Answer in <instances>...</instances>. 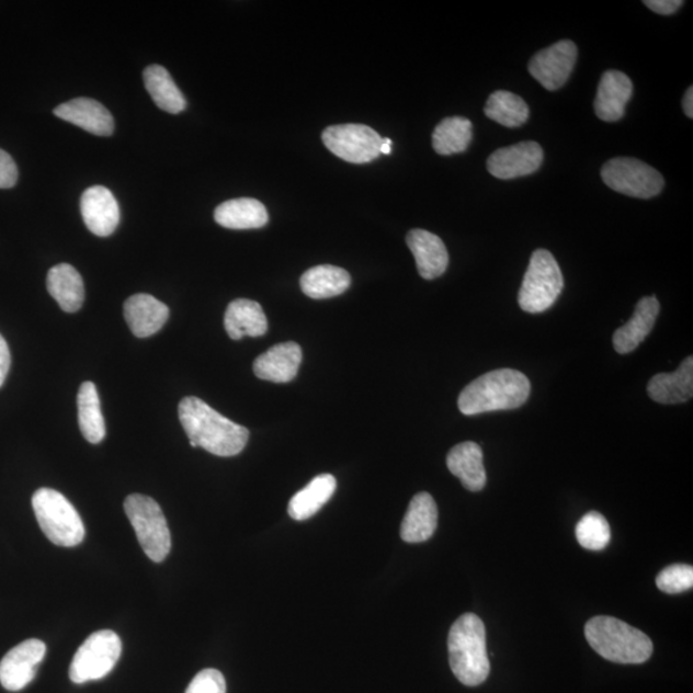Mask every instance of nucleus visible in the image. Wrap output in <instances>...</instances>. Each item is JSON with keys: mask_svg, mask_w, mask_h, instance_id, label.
I'll return each instance as SVG.
<instances>
[{"mask_svg": "<svg viewBox=\"0 0 693 693\" xmlns=\"http://www.w3.org/2000/svg\"><path fill=\"white\" fill-rule=\"evenodd\" d=\"M179 419L190 436L192 447H201L209 454L230 457L247 446L250 432L211 408L198 397H185L179 404Z\"/></svg>", "mask_w": 693, "mask_h": 693, "instance_id": "obj_1", "label": "nucleus"}, {"mask_svg": "<svg viewBox=\"0 0 693 693\" xmlns=\"http://www.w3.org/2000/svg\"><path fill=\"white\" fill-rule=\"evenodd\" d=\"M531 395V382L514 368H499L479 376L458 397V409L466 417L515 410Z\"/></svg>", "mask_w": 693, "mask_h": 693, "instance_id": "obj_2", "label": "nucleus"}, {"mask_svg": "<svg viewBox=\"0 0 693 693\" xmlns=\"http://www.w3.org/2000/svg\"><path fill=\"white\" fill-rule=\"evenodd\" d=\"M452 673L468 688L486 682L491 672L486 646V627L476 614H464L452 625L448 635Z\"/></svg>", "mask_w": 693, "mask_h": 693, "instance_id": "obj_3", "label": "nucleus"}, {"mask_svg": "<svg viewBox=\"0 0 693 693\" xmlns=\"http://www.w3.org/2000/svg\"><path fill=\"white\" fill-rule=\"evenodd\" d=\"M584 635L600 657L617 664H643L654 651L649 636L612 616L592 617Z\"/></svg>", "mask_w": 693, "mask_h": 693, "instance_id": "obj_4", "label": "nucleus"}, {"mask_svg": "<svg viewBox=\"0 0 693 693\" xmlns=\"http://www.w3.org/2000/svg\"><path fill=\"white\" fill-rule=\"evenodd\" d=\"M33 509L45 537L61 547H75L86 537V526L73 504L63 493L41 488L33 496Z\"/></svg>", "mask_w": 693, "mask_h": 693, "instance_id": "obj_5", "label": "nucleus"}, {"mask_svg": "<svg viewBox=\"0 0 693 693\" xmlns=\"http://www.w3.org/2000/svg\"><path fill=\"white\" fill-rule=\"evenodd\" d=\"M563 288L564 277L559 263L552 252L537 250L532 254L519 291V306L529 314L545 313L559 298Z\"/></svg>", "mask_w": 693, "mask_h": 693, "instance_id": "obj_6", "label": "nucleus"}, {"mask_svg": "<svg viewBox=\"0 0 693 693\" xmlns=\"http://www.w3.org/2000/svg\"><path fill=\"white\" fill-rule=\"evenodd\" d=\"M143 552L155 563H162L171 552V534L163 512L154 499L139 493L127 497L124 503Z\"/></svg>", "mask_w": 693, "mask_h": 693, "instance_id": "obj_7", "label": "nucleus"}, {"mask_svg": "<svg viewBox=\"0 0 693 693\" xmlns=\"http://www.w3.org/2000/svg\"><path fill=\"white\" fill-rule=\"evenodd\" d=\"M122 639L115 632L93 633L75 654L70 667V680L77 684L102 680L115 668L122 657Z\"/></svg>", "mask_w": 693, "mask_h": 693, "instance_id": "obj_8", "label": "nucleus"}, {"mask_svg": "<svg viewBox=\"0 0 693 693\" xmlns=\"http://www.w3.org/2000/svg\"><path fill=\"white\" fill-rule=\"evenodd\" d=\"M601 178L613 191L641 200L657 197L664 188V178L658 170L629 157L607 161L602 166Z\"/></svg>", "mask_w": 693, "mask_h": 693, "instance_id": "obj_9", "label": "nucleus"}, {"mask_svg": "<svg viewBox=\"0 0 693 693\" xmlns=\"http://www.w3.org/2000/svg\"><path fill=\"white\" fill-rule=\"evenodd\" d=\"M322 141L331 154L343 161L367 163L380 156L383 138L366 125L344 124L327 127Z\"/></svg>", "mask_w": 693, "mask_h": 693, "instance_id": "obj_10", "label": "nucleus"}, {"mask_svg": "<svg viewBox=\"0 0 693 693\" xmlns=\"http://www.w3.org/2000/svg\"><path fill=\"white\" fill-rule=\"evenodd\" d=\"M577 56V45L571 41H561L534 55L529 70L542 87L554 92L570 78Z\"/></svg>", "mask_w": 693, "mask_h": 693, "instance_id": "obj_11", "label": "nucleus"}, {"mask_svg": "<svg viewBox=\"0 0 693 693\" xmlns=\"http://www.w3.org/2000/svg\"><path fill=\"white\" fill-rule=\"evenodd\" d=\"M45 652L47 646L35 638L13 647L0 661V683L3 688L12 692L25 689L34 680Z\"/></svg>", "mask_w": 693, "mask_h": 693, "instance_id": "obj_12", "label": "nucleus"}, {"mask_svg": "<svg viewBox=\"0 0 693 693\" xmlns=\"http://www.w3.org/2000/svg\"><path fill=\"white\" fill-rule=\"evenodd\" d=\"M544 162V149L536 141H522L518 145L497 149L487 161L491 175L510 180L531 175Z\"/></svg>", "mask_w": 693, "mask_h": 693, "instance_id": "obj_13", "label": "nucleus"}, {"mask_svg": "<svg viewBox=\"0 0 693 693\" xmlns=\"http://www.w3.org/2000/svg\"><path fill=\"white\" fill-rule=\"evenodd\" d=\"M80 209L87 228L98 237H109L120 224V207L107 188L95 185L81 195Z\"/></svg>", "mask_w": 693, "mask_h": 693, "instance_id": "obj_14", "label": "nucleus"}, {"mask_svg": "<svg viewBox=\"0 0 693 693\" xmlns=\"http://www.w3.org/2000/svg\"><path fill=\"white\" fill-rule=\"evenodd\" d=\"M53 112L58 118L98 137H111L115 130L111 112L102 103L90 98H75L70 102L59 104Z\"/></svg>", "mask_w": 693, "mask_h": 693, "instance_id": "obj_15", "label": "nucleus"}, {"mask_svg": "<svg viewBox=\"0 0 693 693\" xmlns=\"http://www.w3.org/2000/svg\"><path fill=\"white\" fill-rule=\"evenodd\" d=\"M632 93L633 84L627 75L616 70L604 72L594 100V113L602 122H620Z\"/></svg>", "mask_w": 693, "mask_h": 693, "instance_id": "obj_16", "label": "nucleus"}, {"mask_svg": "<svg viewBox=\"0 0 693 693\" xmlns=\"http://www.w3.org/2000/svg\"><path fill=\"white\" fill-rule=\"evenodd\" d=\"M410 251L416 258L418 271L427 281L442 276L448 266V252L440 237L431 231L413 229L406 237Z\"/></svg>", "mask_w": 693, "mask_h": 693, "instance_id": "obj_17", "label": "nucleus"}, {"mask_svg": "<svg viewBox=\"0 0 693 693\" xmlns=\"http://www.w3.org/2000/svg\"><path fill=\"white\" fill-rule=\"evenodd\" d=\"M303 350L297 343L286 342L271 346L254 361L253 372L258 378L274 383H288L296 378Z\"/></svg>", "mask_w": 693, "mask_h": 693, "instance_id": "obj_18", "label": "nucleus"}, {"mask_svg": "<svg viewBox=\"0 0 693 693\" xmlns=\"http://www.w3.org/2000/svg\"><path fill=\"white\" fill-rule=\"evenodd\" d=\"M124 314L127 326L133 334L138 338L152 337L160 331L169 320V307L154 296L139 293L124 305Z\"/></svg>", "mask_w": 693, "mask_h": 693, "instance_id": "obj_19", "label": "nucleus"}, {"mask_svg": "<svg viewBox=\"0 0 693 693\" xmlns=\"http://www.w3.org/2000/svg\"><path fill=\"white\" fill-rule=\"evenodd\" d=\"M660 304L657 297H644L636 306L632 319L614 333V349L621 355H627L641 344L657 322Z\"/></svg>", "mask_w": 693, "mask_h": 693, "instance_id": "obj_20", "label": "nucleus"}, {"mask_svg": "<svg viewBox=\"0 0 693 693\" xmlns=\"http://www.w3.org/2000/svg\"><path fill=\"white\" fill-rule=\"evenodd\" d=\"M447 468L470 492H479L486 487L484 451L477 443L464 442L452 448L447 455Z\"/></svg>", "mask_w": 693, "mask_h": 693, "instance_id": "obj_21", "label": "nucleus"}, {"mask_svg": "<svg viewBox=\"0 0 693 693\" xmlns=\"http://www.w3.org/2000/svg\"><path fill=\"white\" fill-rule=\"evenodd\" d=\"M652 401L675 405L690 401L693 395V359H685L678 371L652 376L647 386Z\"/></svg>", "mask_w": 693, "mask_h": 693, "instance_id": "obj_22", "label": "nucleus"}, {"mask_svg": "<svg viewBox=\"0 0 693 693\" xmlns=\"http://www.w3.org/2000/svg\"><path fill=\"white\" fill-rule=\"evenodd\" d=\"M439 525V508L433 497L420 492L411 500L401 525V538L408 544H421L431 538Z\"/></svg>", "mask_w": 693, "mask_h": 693, "instance_id": "obj_23", "label": "nucleus"}, {"mask_svg": "<svg viewBox=\"0 0 693 693\" xmlns=\"http://www.w3.org/2000/svg\"><path fill=\"white\" fill-rule=\"evenodd\" d=\"M47 288L65 313H78L84 304V282L79 271L69 263H59L49 270Z\"/></svg>", "mask_w": 693, "mask_h": 693, "instance_id": "obj_24", "label": "nucleus"}, {"mask_svg": "<svg viewBox=\"0 0 693 693\" xmlns=\"http://www.w3.org/2000/svg\"><path fill=\"white\" fill-rule=\"evenodd\" d=\"M225 329L235 341L243 337H261L268 331V319L260 304L251 299H236L226 308Z\"/></svg>", "mask_w": 693, "mask_h": 693, "instance_id": "obj_25", "label": "nucleus"}, {"mask_svg": "<svg viewBox=\"0 0 693 693\" xmlns=\"http://www.w3.org/2000/svg\"><path fill=\"white\" fill-rule=\"evenodd\" d=\"M215 221L226 229H260L269 223V214L260 201L238 198L221 203L215 209Z\"/></svg>", "mask_w": 693, "mask_h": 693, "instance_id": "obj_26", "label": "nucleus"}, {"mask_svg": "<svg viewBox=\"0 0 693 693\" xmlns=\"http://www.w3.org/2000/svg\"><path fill=\"white\" fill-rule=\"evenodd\" d=\"M336 489L337 479L331 474H321L314 478L308 486L292 497L288 507L291 518L297 522L313 518L333 497Z\"/></svg>", "mask_w": 693, "mask_h": 693, "instance_id": "obj_27", "label": "nucleus"}, {"mask_svg": "<svg viewBox=\"0 0 693 693\" xmlns=\"http://www.w3.org/2000/svg\"><path fill=\"white\" fill-rule=\"evenodd\" d=\"M351 276L344 269L333 265H320L307 270L300 277V289L314 299L331 298L342 295L350 288Z\"/></svg>", "mask_w": 693, "mask_h": 693, "instance_id": "obj_28", "label": "nucleus"}, {"mask_svg": "<svg viewBox=\"0 0 693 693\" xmlns=\"http://www.w3.org/2000/svg\"><path fill=\"white\" fill-rule=\"evenodd\" d=\"M147 92L152 96L158 109L177 115L186 109V101L175 81L164 67L152 65L143 72Z\"/></svg>", "mask_w": 693, "mask_h": 693, "instance_id": "obj_29", "label": "nucleus"}, {"mask_svg": "<svg viewBox=\"0 0 693 693\" xmlns=\"http://www.w3.org/2000/svg\"><path fill=\"white\" fill-rule=\"evenodd\" d=\"M79 425L84 439L93 444L101 443L105 436V423L101 411L100 396L95 384H81L78 395Z\"/></svg>", "mask_w": 693, "mask_h": 693, "instance_id": "obj_30", "label": "nucleus"}, {"mask_svg": "<svg viewBox=\"0 0 693 693\" xmlns=\"http://www.w3.org/2000/svg\"><path fill=\"white\" fill-rule=\"evenodd\" d=\"M485 113L488 118L510 129L523 126L530 117L529 104L523 98L507 90H499L489 95Z\"/></svg>", "mask_w": 693, "mask_h": 693, "instance_id": "obj_31", "label": "nucleus"}, {"mask_svg": "<svg viewBox=\"0 0 693 693\" xmlns=\"http://www.w3.org/2000/svg\"><path fill=\"white\" fill-rule=\"evenodd\" d=\"M473 139V124L465 117H447L435 127L433 148L436 154L451 156L465 152Z\"/></svg>", "mask_w": 693, "mask_h": 693, "instance_id": "obj_32", "label": "nucleus"}, {"mask_svg": "<svg viewBox=\"0 0 693 693\" xmlns=\"http://www.w3.org/2000/svg\"><path fill=\"white\" fill-rule=\"evenodd\" d=\"M576 536L582 547L591 552H601L609 545L612 532L607 520L600 512L591 511L579 520Z\"/></svg>", "mask_w": 693, "mask_h": 693, "instance_id": "obj_33", "label": "nucleus"}, {"mask_svg": "<svg viewBox=\"0 0 693 693\" xmlns=\"http://www.w3.org/2000/svg\"><path fill=\"white\" fill-rule=\"evenodd\" d=\"M657 586L660 591L668 594L689 591L693 587V568L685 564L670 565L659 572Z\"/></svg>", "mask_w": 693, "mask_h": 693, "instance_id": "obj_34", "label": "nucleus"}, {"mask_svg": "<svg viewBox=\"0 0 693 693\" xmlns=\"http://www.w3.org/2000/svg\"><path fill=\"white\" fill-rule=\"evenodd\" d=\"M185 693H226V682L216 669L202 670L188 685Z\"/></svg>", "mask_w": 693, "mask_h": 693, "instance_id": "obj_35", "label": "nucleus"}, {"mask_svg": "<svg viewBox=\"0 0 693 693\" xmlns=\"http://www.w3.org/2000/svg\"><path fill=\"white\" fill-rule=\"evenodd\" d=\"M19 179V170L13 158L0 149V190H10L16 185Z\"/></svg>", "mask_w": 693, "mask_h": 693, "instance_id": "obj_36", "label": "nucleus"}, {"mask_svg": "<svg viewBox=\"0 0 693 693\" xmlns=\"http://www.w3.org/2000/svg\"><path fill=\"white\" fill-rule=\"evenodd\" d=\"M644 4L655 13L669 16L680 10L684 3L682 0H646Z\"/></svg>", "mask_w": 693, "mask_h": 693, "instance_id": "obj_37", "label": "nucleus"}, {"mask_svg": "<svg viewBox=\"0 0 693 693\" xmlns=\"http://www.w3.org/2000/svg\"><path fill=\"white\" fill-rule=\"evenodd\" d=\"M10 366L11 353L9 344H7L5 339L0 336V387H2L5 382L7 374L10 372Z\"/></svg>", "mask_w": 693, "mask_h": 693, "instance_id": "obj_38", "label": "nucleus"}, {"mask_svg": "<svg viewBox=\"0 0 693 693\" xmlns=\"http://www.w3.org/2000/svg\"><path fill=\"white\" fill-rule=\"evenodd\" d=\"M682 104H683L685 116H689L690 118H692L693 117V88L692 87H690L688 89V92H685Z\"/></svg>", "mask_w": 693, "mask_h": 693, "instance_id": "obj_39", "label": "nucleus"}, {"mask_svg": "<svg viewBox=\"0 0 693 693\" xmlns=\"http://www.w3.org/2000/svg\"><path fill=\"white\" fill-rule=\"evenodd\" d=\"M390 154H391V140L383 139V143L380 146V155H390Z\"/></svg>", "mask_w": 693, "mask_h": 693, "instance_id": "obj_40", "label": "nucleus"}]
</instances>
